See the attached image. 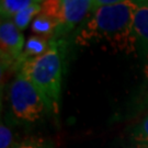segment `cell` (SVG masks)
<instances>
[{
  "label": "cell",
  "instance_id": "obj_14",
  "mask_svg": "<svg viewBox=\"0 0 148 148\" xmlns=\"http://www.w3.org/2000/svg\"><path fill=\"white\" fill-rule=\"evenodd\" d=\"M137 148H148V145H144V146H137Z\"/></svg>",
  "mask_w": 148,
  "mask_h": 148
},
{
  "label": "cell",
  "instance_id": "obj_10",
  "mask_svg": "<svg viewBox=\"0 0 148 148\" xmlns=\"http://www.w3.org/2000/svg\"><path fill=\"white\" fill-rule=\"evenodd\" d=\"M35 0H1L0 1V13L2 20H8L34 3Z\"/></svg>",
  "mask_w": 148,
  "mask_h": 148
},
{
  "label": "cell",
  "instance_id": "obj_8",
  "mask_svg": "<svg viewBox=\"0 0 148 148\" xmlns=\"http://www.w3.org/2000/svg\"><path fill=\"white\" fill-rule=\"evenodd\" d=\"M31 29L34 33L42 35V37H55L57 23L52 18L40 13L32 22Z\"/></svg>",
  "mask_w": 148,
  "mask_h": 148
},
{
  "label": "cell",
  "instance_id": "obj_13",
  "mask_svg": "<svg viewBox=\"0 0 148 148\" xmlns=\"http://www.w3.org/2000/svg\"><path fill=\"white\" fill-rule=\"evenodd\" d=\"M13 140V133L9 127L1 124L0 126V148H11Z\"/></svg>",
  "mask_w": 148,
  "mask_h": 148
},
{
  "label": "cell",
  "instance_id": "obj_6",
  "mask_svg": "<svg viewBox=\"0 0 148 148\" xmlns=\"http://www.w3.org/2000/svg\"><path fill=\"white\" fill-rule=\"evenodd\" d=\"M133 34L136 44L148 52V1H136Z\"/></svg>",
  "mask_w": 148,
  "mask_h": 148
},
{
  "label": "cell",
  "instance_id": "obj_11",
  "mask_svg": "<svg viewBox=\"0 0 148 148\" xmlns=\"http://www.w3.org/2000/svg\"><path fill=\"white\" fill-rule=\"evenodd\" d=\"M11 148H55L53 142L47 138L31 137L14 144Z\"/></svg>",
  "mask_w": 148,
  "mask_h": 148
},
{
  "label": "cell",
  "instance_id": "obj_9",
  "mask_svg": "<svg viewBox=\"0 0 148 148\" xmlns=\"http://www.w3.org/2000/svg\"><path fill=\"white\" fill-rule=\"evenodd\" d=\"M42 3L43 1H38L35 0L34 3L31 5L30 7L25 8L24 10H22L21 12H19L12 20L13 23L20 31H23L24 29H27V27L30 24V22L33 20V18L35 19L42 11ZM33 22V21H32Z\"/></svg>",
  "mask_w": 148,
  "mask_h": 148
},
{
  "label": "cell",
  "instance_id": "obj_7",
  "mask_svg": "<svg viewBox=\"0 0 148 148\" xmlns=\"http://www.w3.org/2000/svg\"><path fill=\"white\" fill-rule=\"evenodd\" d=\"M49 46H51V41H47L42 36H31L25 43L24 51L16 66L19 68L27 60L43 55L49 48Z\"/></svg>",
  "mask_w": 148,
  "mask_h": 148
},
{
  "label": "cell",
  "instance_id": "obj_3",
  "mask_svg": "<svg viewBox=\"0 0 148 148\" xmlns=\"http://www.w3.org/2000/svg\"><path fill=\"white\" fill-rule=\"evenodd\" d=\"M9 100L12 114L21 122H35L43 116L45 111H47V106L42 95L21 74H18L11 84Z\"/></svg>",
  "mask_w": 148,
  "mask_h": 148
},
{
  "label": "cell",
  "instance_id": "obj_5",
  "mask_svg": "<svg viewBox=\"0 0 148 148\" xmlns=\"http://www.w3.org/2000/svg\"><path fill=\"white\" fill-rule=\"evenodd\" d=\"M24 36L10 20H2L0 24V53L2 69L16 66L24 51Z\"/></svg>",
  "mask_w": 148,
  "mask_h": 148
},
{
  "label": "cell",
  "instance_id": "obj_4",
  "mask_svg": "<svg viewBox=\"0 0 148 148\" xmlns=\"http://www.w3.org/2000/svg\"><path fill=\"white\" fill-rule=\"evenodd\" d=\"M92 5L93 0H47L43 1L41 13L57 23L55 35L57 37L74 30L92 12Z\"/></svg>",
  "mask_w": 148,
  "mask_h": 148
},
{
  "label": "cell",
  "instance_id": "obj_2",
  "mask_svg": "<svg viewBox=\"0 0 148 148\" xmlns=\"http://www.w3.org/2000/svg\"><path fill=\"white\" fill-rule=\"evenodd\" d=\"M59 43L51 40V46L45 53L27 60L19 67L25 77L42 95L47 111L58 114L62 97L63 52Z\"/></svg>",
  "mask_w": 148,
  "mask_h": 148
},
{
  "label": "cell",
  "instance_id": "obj_1",
  "mask_svg": "<svg viewBox=\"0 0 148 148\" xmlns=\"http://www.w3.org/2000/svg\"><path fill=\"white\" fill-rule=\"evenodd\" d=\"M136 1L120 0L117 3L93 10L76 35L79 45L109 44L119 51H131L136 42L133 34Z\"/></svg>",
  "mask_w": 148,
  "mask_h": 148
},
{
  "label": "cell",
  "instance_id": "obj_12",
  "mask_svg": "<svg viewBox=\"0 0 148 148\" xmlns=\"http://www.w3.org/2000/svg\"><path fill=\"white\" fill-rule=\"evenodd\" d=\"M132 138L137 146L148 145V116H146L143 121L134 128L132 134Z\"/></svg>",
  "mask_w": 148,
  "mask_h": 148
}]
</instances>
